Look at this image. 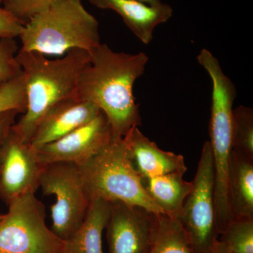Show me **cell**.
<instances>
[{"mask_svg":"<svg viewBox=\"0 0 253 253\" xmlns=\"http://www.w3.org/2000/svg\"><path fill=\"white\" fill-rule=\"evenodd\" d=\"M89 62L78 81L76 96L97 106L107 118L115 137L141 126L133 86L149 61L144 52H116L106 44L89 51Z\"/></svg>","mask_w":253,"mask_h":253,"instance_id":"obj_1","label":"cell"},{"mask_svg":"<svg viewBox=\"0 0 253 253\" xmlns=\"http://www.w3.org/2000/svg\"><path fill=\"white\" fill-rule=\"evenodd\" d=\"M26 89V110L12 126L25 143L31 144L39 123L59 101L75 96L80 76L89 62V51L73 49L61 59H48L44 55L18 50L16 54Z\"/></svg>","mask_w":253,"mask_h":253,"instance_id":"obj_2","label":"cell"},{"mask_svg":"<svg viewBox=\"0 0 253 253\" xmlns=\"http://www.w3.org/2000/svg\"><path fill=\"white\" fill-rule=\"evenodd\" d=\"M19 50L62 56L70 50L89 51L101 44L99 22L82 0H56L24 25Z\"/></svg>","mask_w":253,"mask_h":253,"instance_id":"obj_3","label":"cell"},{"mask_svg":"<svg viewBox=\"0 0 253 253\" xmlns=\"http://www.w3.org/2000/svg\"><path fill=\"white\" fill-rule=\"evenodd\" d=\"M212 83L210 136L214 170V208L219 235L234 220L229 196V171L232 144L233 105L236 90L234 83L223 72L219 61L213 55L201 60Z\"/></svg>","mask_w":253,"mask_h":253,"instance_id":"obj_4","label":"cell"},{"mask_svg":"<svg viewBox=\"0 0 253 253\" xmlns=\"http://www.w3.org/2000/svg\"><path fill=\"white\" fill-rule=\"evenodd\" d=\"M90 201H121L155 214H164L151 199L131 166L123 137H113L107 147L79 166Z\"/></svg>","mask_w":253,"mask_h":253,"instance_id":"obj_5","label":"cell"},{"mask_svg":"<svg viewBox=\"0 0 253 253\" xmlns=\"http://www.w3.org/2000/svg\"><path fill=\"white\" fill-rule=\"evenodd\" d=\"M8 206L0 221V253H63L65 242L46 226L45 207L36 194Z\"/></svg>","mask_w":253,"mask_h":253,"instance_id":"obj_6","label":"cell"},{"mask_svg":"<svg viewBox=\"0 0 253 253\" xmlns=\"http://www.w3.org/2000/svg\"><path fill=\"white\" fill-rule=\"evenodd\" d=\"M193 188L177 219L193 253H211L218 241L214 208V170L212 149L206 141Z\"/></svg>","mask_w":253,"mask_h":253,"instance_id":"obj_7","label":"cell"},{"mask_svg":"<svg viewBox=\"0 0 253 253\" xmlns=\"http://www.w3.org/2000/svg\"><path fill=\"white\" fill-rule=\"evenodd\" d=\"M40 186L44 195L56 197L51 208V229L66 242L79 229L91 203L79 166L64 162L44 165Z\"/></svg>","mask_w":253,"mask_h":253,"instance_id":"obj_8","label":"cell"},{"mask_svg":"<svg viewBox=\"0 0 253 253\" xmlns=\"http://www.w3.org/2000/svg\"><path fill=\"white\" fill-rule=\"evenodd\" d=\"M44 166L36 150L11 126L0 149V199L9 205L24 195L36 194Z\"/></svg>","mask_w":253,"mask_h":253,"instance_id":"obj_9","label":"cell"},{"mask_svg":"<svg viewBox=\"0 0 253 253\" xmlns=\"http://www.w3.org/2000/svg\"><path fill=\"white\" fill-rule=\"evenodd\" d=\"M106 229L109 253H150L157 235V214L114 201Z\"/></svg>","mask_w":253,"mask_h":253,"instance_id":"obj_10","label":"cell"},{"mask_svg":"<svg viewBox=\"0 0 253 253\" xmlns=\"http://www.w3.org/2000/svg\"><path fill=\"white\" fill-rule=\"evenodd\" d=\"M113 137L107 118L101 112L90 122L36 151L42 165L64 162L81 166L107 147Z\"/></svg>","mask_w":253,"mask_h":253,"instance_id":"obj_11","label":"cell"},{"mask_svg":"<svg viewBox=\"0 0 253 253\" xmlns=\"http://www.w3.org/2000/svg\"><path fill=\"white\" fill-rule=\"evenodd\" d=\"M101 110L76 95L54 105L37 126L31 146L35 150L61 139L97 117Z\"/></svg>","mask_w":253,"mask_h":253,"instance_id":"obj_12","label":"cell"},{"mask_svg":"<svg viewBox=\"0 0 253 253\" xmlns=\"http://www.w3.org/2000/svg\"><path fill=\"white\" fill-rule=\"evenodd\" d=\"M123 140L131 166L141 179L169 173L184 174L187 170L182 156L160 149L138 126L131 128Z\"/></svg>","mask_w":253,"mask_h":253,"instance_id":"obj_13","label":"cell"},{"mask_svg":"<svg viewBox=\"0 0 253 253\" xmlns=\"http://www.w3.org/2000/svg\"><path fill=\"white\" fill-rule=\"evenodd\" d=\"M87 1L99 9L116 11L134 36L145 44L152 41L156 28L167 22L173 14L172 8L163 2L150 6L136 0Z\"/></svg>","mask_w":253,"mask_h":253,"instance_id":"obj_14","label":"cell"},{"mask_svg":"<svg viewBox=\"0 0 253 253\" xmlns=\"http://www.w3.org/2000/svg\"><path fill=\"white\" fill-rule=\"evenodd\" d=\"M229 196L234 219H253V158L232 150Z\"/></svg>","mask_w":253,"mask_h":253,"instance_id":"obj_15","label":"cell"},{"mask_svg":"<svg viewBox=\"0 0 253 253\" xmlns=\"http://www.w3.org/2000/svg\"><path fill=\"white\" fill-rule=\"evenodd\" d=\"M111 214V203L92 200L84 221L65 242L63 253H104L102 236Z\"/></svg>","mask_w":253,"mask_h":253,"instance_id":"obj_16","label":"cell"},{"mask_svg":"<svg viewBox=\"0 0 253 253\" xmlns=\"http://www.w3.org/2000/svg\"><path fill=\"white\" fill-rule=\"evenodd\" d=\"M184 174L169 173L141 179L142 185L151 199L168 217L177 219L193 183L183 179Z\"/></svg>","mask_w":253,"mask_h":253,"instance_id":"obj_17","label":"cell"},{"mask_svg":"<svg viewBox=\"0 0 253 253\" xmlns=\"http://www.w3.org/2000/svg\"><path fill=\"white\" fill-rule=\"evenodd\" d=\"M158 231L150 253H193L177 219L158 214Z\"/></svg>","mask_w":253,"mask_h":253,"instance_id":"obj_18","label":"cell"},{"mask_svg":"<svg viewBox=\"0 0 253 253\" xmlns=\"http://www.w3.org/2000/svg\"><path fill=\"white\" fill-rule=\"evenodd\" d=\"M232 150L253 158V111L247 106L233 109L231 126Z\"/></svg>","mask_w":253,"mask_h":253,"instance_id":"obj_19","label":"cell"},{"mask_svg":"<svg viewBox=\"0 0 253 253\" xmlns=\"http://www.w3.org/2000/svg\"><path fill=\"white\" fill-rule=\"evenodd\" d=\"M219 241L232 253H253V219H234Z\"/></svg>","mask_w":253,"mask_h":253,"instance_id":"obj_20","label":"cell"},{"mask_svg":"<svg viewBox=\"0 0 253 253\" xmlns=\"http://www.w3.org/2000/svg\"><path fill=\"white\" fill-rule=\"evenodd\" d=\"M19 48L15 38L0 39V89L23 74L16 59Z\"/></svg>","mask_w":253,"mask_h":253,"instance_id":"obj_21","label":"cell"},{"mask_svg":"<svg viewBox=\"0 0 253 253\" xmlns=\"http://www.w3.org/2000/svg\"><path fill=\"white\" fill-rule=\"evenodd\" d=\"M26 89L23 74L0 89V113L16 110L24 113L26 110Z\"/></svg>","mask_w":253,"mask_h":253,"instance_id":"obj_22","label":"cell"},{"mask_svg":"<svg viewBox=\"0 0 253 253\" xmlns=\"http://www.w3.org/2000/svg\"><path fill=\"white\" fill-rule=\"evenodd\" d=\"M3 7L23 24L47 9L56 0H1Z\"/></svg>","mask_w":253,"mask_h":253,"instance_id":"obj_23","label":"cell"},{"mask_svg":"<svg viewBox=\"0 0 253 253\" xmlns=\"http://www.w3.org/2000/svg\"><path fill=\"white\" fill-rule=\"evenodd\" d=\"M0 0V39L19 38L24 24L1 6Z\"/></svg>","mask_w":253,"mask_h":253,"instance_id":"obj_24","label":"cell"},{"mask_svg":"<svg viewBox=\"0 0 253 253\" xmlns=\"http://www.w3.org/2000/svg\"><path fill=\"white\" fill-rule=\"evenodd\" d=\"M20 113L16 110H10L0 113V149L9 129L15 123L16 116Z\"/></svg>","mask_w":253,"mask_h":253,"instance_id":"obj_25","label":"cell"},{"mask_svg":"<svg viewBox=\"0 0 253 253\" xmlns=\"http://www.w3.org/2000/svg\"><path fill=\"white\" fill-rule=\"evenodd\" d=\"M232 253L229 251V249L226 247V245L224 243L221 242L218 240L217 243L214 245L213 248L212 253Z\"/></svg>","mask_w":253,"mask_h":253,"instance_id":"obj_26","label":"cell"},{"mask_svg":"<svg viewBox=\"0 0 253 253\" xmlns=\"http://www.w3.org/2000/svg\"><path fill=\"white\" fill-rule=\"evenodd\" d=\"M136 1H140L150 6H156L161 3V0H136Z\"/></svg>","mask_w":253,"mask_h":253,"instance_id":"obj_27","label":"cell"},{"mask_svg":"<svg viewBox=\"0 0 253 253\" xmlns=\"http://www.w3.org/2000/svg\"><path fill=\"white\" fill-rule=\"evenodd\" d=\"M4 217V214H0V221L2 220L3 218Z\"/></svg>","mask_w":253,"mask_h":253,"instance_id":"obj_28","label":"cell"}]
</instances>
